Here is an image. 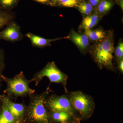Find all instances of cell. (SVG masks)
<instances>
[{
  "label": "cell",
  "instance_id": "cell-1",
  "mask_svg": "<svg viewBox=\"0 0 123 123\" xmlns=\"http://www.w3.org/2000/svg\"><path fill=\"white\" fill-rule=\"evenodd\" d=\"M50 91L48 87L41 93H34L29 96L30 102L24 123H51L50 113L45 105V99Z\"/></svg>",
  "mask_w": 123,
  "mask_h": 123
},
{
  "label": "cell",
  "instance_id": "cell-2",
  "mask_svg": "<svg viewBox=\"0 0 123 123\" xmlns=\"http://www.w3.org/2000/svg\"><path fill=\"white\" fill-rule=\"evenodd\" d=\"M3 81L7 84V86L3 91L9 98L17 99L18 97L24 98L34 93L35 90L30 88V82L21 72L12 78H9L2 75Z\"/></svg>",
  "mask_w": 123,
  "mask_h": 123
},
{
  "label": "cell",
  "instance_id": "cell-3",
  "mask_svg": "<svg viewBox=\"0 0 123 123\" xmlns=\"http://www.w3.org/2000/svg\"><path fill=\"white\" fill-rule=\"evenodd\" d=\"M68 97L81 120L87 119L92 116L95 105L92 97L80 91L70 92Z\"/></svg>",
  "mask_w": 123,
  "mask_h": 123
},
{
  "label": "cell",
  "instance_id": "cell-4",
  "mask_svg": "<svg viewBox=\"0 0 123 123\" xmlns=\"http://www.w3.org/2000/svg\"><path fill=\"white\" fill-rule=\"evenodd\" d=\"M44 77L48 78L50 83L61 84L68 92L66 89L68 76L60 70L53 62H48L42 70L34 74L29 81L30 83L34 82L37 86Z\"/></svg>",
  "mask_w": 123,
  "mask_h": 123
},
{
  "label": "cell",
  "instance_id": "cell-5",
  "mask_svg": "<svg viewBox=\"0 0 123 123\" xmlns=\"http://www.w3.org/2000/svg\"><path fill=\"white\" fill-rule=\"evenodd\" d=\"M114 52L112 35L106 37L100 43L97 44L93 52L95 61L101 67L113 68L112 60Z\"/></svg>",
  "mask_w": 123,
  "mask_h": 123
},
{
  "label": "cell",
  "instance_id": "cell-6",
  "mask_svg": "<svg viewBox=\"0 0 123 123\" xmlns=\"http://www.w3.org/2000/svg\"><path fill=\"white\" fill-rule=\"evenodd\" d=\"M45 105L49 112L65 111L70 114L78 123H80L81 120L67 95H48L45 99Z\"/></svg>",
  "mask_w": 123,
  "mask_h": 123
},
{
  "label": "cell",
  "instance_id": "cell-7",
  "mask_svg": "<svg viewBox=\"0 0 123 123\" xmlns=\"http://www.w3.org/2000/svg\"><path fill=\"white\" fill-rule=\"evenodd\" d=\"M0 100L4 103L19 123H24L27 105L24 101L21 103L13 102L5 94L0 95Z\"/></svg>",
  "mask_w": 123,
  "mask_h": 123
},
{
  "label": "cell",
  "instance_id": "cell-8",
  "mask_svg": "<svg viewBox=\"0 0 123 123\" xmlns=\"http://www.w3.org/2000/svg\"><path fill=\"white\" fill-rule=\"evenodd\" d=\"M23 35L20 26L13 21L6 25V27L0 31V40L15 42L22 40Z\"/></svg>",
  "mask_w": 123,
  "mask_h": 123
},
{
  "label": "cell",
  "instance_id": "cell-9",
  "mask_svg": "<svg viewBox=\"0 0 123 123\" xmlns=\"http://www.w3.org/2000/svg\"><path fill=\"white\" fill-rule=\"evenodd\" d=\"M50 119L51 123H62L73 121L78 123L70 114L65 111L49 112Z\"/></svg>",
  "mask_w": 123,
  "mask_h": 123
},
{
  "label": "cell",
  "instance_id": "cell-10",
  "mask_svg": "<svg viewBox=\"0 0 123 123\" xmlns=\"http://www.w3.org/2000/svg\"><path fill=\"white\" fill-rule=\"evenodd\" d=\"M26 36L30 40L33 46L39 48H42L49 46L51 42L60 39V38L47 39L31 33H27Z\"/></svg>",
  "mask_w": 123,
  "mask_h": 123
},
{
  "label": "cell",
  "instance_id": "cell-11",
  "mask_svg": "<svg viewBox=\"0 0 123 123\" xmlns=\"http://www.w3.org/2000/svg\"><path fill=\"white\" fill-rule=\"evenodd\" d=\"M71 39L81 49H85L89 44V38L85 34H81L73 31L71 35Z\"/></svg>",
  "mask_w": 123,
  "mask_h": 123
},
{
  "label": "cell",
  "instance_id": "cell-12",
  "mask_svg": "<svg viewBox=\"0 0 123 123\" xmlns=\"http://www.w3.org/2000/svg\"><path fill=\"white\" fill-rule=\"evenodd\" d=\"M2 102V108L0 113V123H19L10 111L5 104Z\"/></svg>",
  "mask_w": 123,
  "mask_h": 123
},
{
  "label": "cell",
  "instance_id": "cell-13",
  "mask_svg": "<svg viewBox=\"0 0 123 123\" xmlns=\"http://www.w3.org/2000/svg\"><path fill=\"white\" fill-rule=\"evenodd\" d=\"M85 34L89 39L94 41L104 40L106 37L105 33L102 30L92 31L90 29H86L85 30Z\"/></svg>",
  "mask_w": 123,
  "mask_h": 123
},
{
  "label": "cell",
  "instance_id": "cell-14",
  "mask_svg": "<svg viewBox=\"0 0 123 123\" xmlns=\"http://www.w3.org/2000/svg\"><path fill=\"white\" fill-rule=\"evenodd\" d=\"M98 20V16L97 15L94 14L87 16L82 21V27L85 30L90 29L96 25Z\"/></svg>",
  "mask_w": 123,
  "mask_h": 123
},
{
  "label": "cell",
  "instance_id": "cell-15",
  "mask_svg": "<svg viewBox=\"0 0 123 123\" xmlns=\"http://www.w3.org/2000/svg\"><path fill=\"white\" fill-rule=\"evenodd\" d=\"M14 19L12 14L0 10V29L7 25Z\"/></svg>",
  "mask_w": 123,
  "mask_h": 123
},
{
  "label": "cell",
  "instance_id": "cell-16",
  "mask_svg": "<svg viewBox=\"0 0 123 123\" xmlns=\"http://www.w3.org/2000/svg\"><path fill=\"white\" fill-rule=\"evenodd\" d=\"M4 51L2 49L0 48V90L2 86V73L5 68Z\"/></svg>",
  "mask_w": 123,
  "mask_h": 123
},
{
  "label": "cell",
  "instance_id": "cell-17",
  "mask_svg": "<svg viewBox=\"0 0 123 123\" xmlns=\"http://www.w3.org/2000/svg\"><path fill=\"white\" fill-rule=\"evenodd\" d=\"M112 6V4L111 2L104 0L101 1L98 5V9L99 12L103 13L110 10Z\"/></svg>",
  "mask_w": 123,
  "mask_h": 123
},
{
  "label": "cell",
  "instance_id": "cell-18",
  "mask_svg": "<svg viewBox=\"0 0 123 123\" xmlns=\"http://www.w3.org/2000/svg\"><path fill=\"white\" fill-rule=\"evenodd\" d=\"M61 4L64 7H72L77 5V0H61Z\"/></svg>",
  "mask_w": 123,
  "mask_h": 123
},
{
  "label": "cell",
  "instance_id": "cell-19",
  "mask_svg": "<svg viewBox=\"0 0 123 123\" xmlns=\"http://www.w3.org/2000/svg\"><path fill=\"white\" fill-rule=\"evenodd\" d=\"M116 56L119 59L122 60L123 56V43H121L119 44L115 51Z\"/></svg>",
  "mask_w": 123,
  "mask_h": 123
},
{
  "label": "cell",
  "instance_id": "cell-20",
  "mask_svg": "<svg viewBox=\"0 0 123 123\" xmlns=\"http://www.w3.org/2000/svg\"><path fill=\"white\" fill-rule=\"evenodd\" d=\"M15 0H0V4L5 8L11 7L15 3Z\"/></svg>",
  "mask_w": 123,
  "mask_h": 123
},
{
  "label": "cell",
  "instance_id": "cell-21",
  "mask_svg": "<svg viewBox=\"0 0 123 123\" xmlns=\"http://www.w3.org/2000/svg\"><path fill=\"white\" fill-rule=\"evenodd\" d=\"M78 6V7L86 9L89 10V11H91H91H92L93 9V6L89 3H81V4H80Z\"/></svg>",
  "mask_w": 123,
  "mask_h": 123
},
{
  "label": "cell",
  "instance_id": "cell-22",
  "mask_svg": "<svg viewBox=\"0 0 123 123\" xmlns=\"http://www.w3.org/2000/svg\"><path fill=\"white\" fill-rule=\"evenodd\" d=\"M78 8H79V9L80 12H81L82 13L84 14L89 15V14H90L91 12V11L86 9L80 8V7H78Z\"/></svg>",
  "mask_w": 123,
  "mask_h": 123
},
{
  "label": "cell",
  "instance_id": "cell-23",
  "mask_svg": "<svg viewBox=\"0 0 123 123\" xmlns=\"http://www.w3.org/2000/svg\"><path fill=\"white\" fill-rule=\"evenodd\" d=\"M100 0H89L90 4L92 6H96L99 3Z\"/></svg>",
  "mask_w": 123,
  "mask_h": 123
},
{
  "label": "cell",
  "instance_id": "cell-24",
  "mask_svg": "<svg viewBox=\"0 0 123 123\" xmlns=\"http://www.w3.org/2000/svg\"><path fill=\"white\" fill-rule=\"evenodd\" d=\"M119 68L120 70V72H121L122 73L123 72V60H121L120 62H119Z\"/></svg>",
  "mask_w": 123,
  "mask_h": 123
},
{
  "label": "cell",
  "instance_id": "cell-25",
  "mask_svg": "<svg viewBox=\"0 0 123 123\" xmlns=\"http://www.w3.org/2000/svg\"><path fill=\"white\" fill-rule=\"evenodd\" d=\"M36 1L38 2H41V3H44L47 2L48 0H35Z\"/></svg>",
  "mask_w": 123,
  "mask_h": 123
},
{
  "label": "cell",
  "instance_id": "cell-26",
  "mask_svg": "<svg viewBox=\"0 0 123 123\" xmlns=\"http://www.w3.org/2000/svg\"><path fill=\"white\" fill-rule=\"evenodd\" d=\"M1 108H2V102L0 100V113L1 111Z\"/></svg>",
  "mask_w": 123,
  "mask_h": 123
},
{
  "label": "cell",
  "instance_id": "cell-27",
  "mask_svg": "<svg viewBox=\"0 0 123 123\" xmlns=\"http://www.w3.org/2000/svg\"><path fill=\"white\" fill-rule=\"evenodd\" d=\"M76 123L75 122H73V121H68V122H65V123Z\"/></svg>",
  "mask_w": 123,
  "mask_h": 123
},
{
  "label": "cell",
  "instance_id": "cell-28",
  "mask_svg": "<svg viewBox=\"0 0 123 123\" xmlns=\"http://www.w3.org/2000/svg\"><path fill=\"white\" fill-rule=\"evenodd\" d=\"M55 0V1H60L61 0Z\"/></svg>",
  "mask_w": 123,
  "mask_h": 123
},
{
  "label": "cell",
  "instance_id": "cell-29",
  "mask_svg": "<svg viewBox=\"0 0 123 123\" xmlns=\"http://www.w3.org/2000/svg\"></svg>",
  "mask_w": 123,
  "mask_h": 123
}]
</instances>
